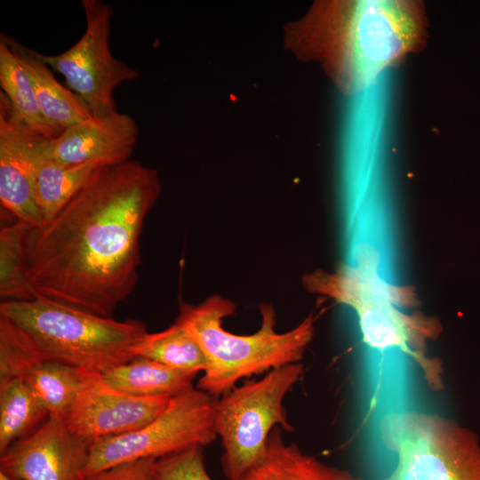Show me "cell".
I'll return each instance as SVG.
<instances>
[{
  "label": "cell",
  "instance_id": "6da1fadb",
  "mask_svg": "<svg viewBox=\"0 0 480 480\" xmlns=\"http://www.w3.org/2000/svg\"><path fill=\"white\" fill-rule=\"evenodd\" d=\"M161 194L136 160L98 169L48 223L27 237V276L38 296L112 317L139 277L144 221Z\"/></svg>",
  "mask_w": 480,
  "mask_h": 480
},
{
  "label": "cell",
  "instance_id": "7a4b0ae2",
  "mask_svg": "<svg viewBox=\"0 0 480 480\" xmlns=\"http://www.w3.org/2000/svg\"><path fill=\"white\" fill-rule=\"evenodd\" d=\"M426 32L421 2L361 0L319 2L297 34L303 53L318 60L340 90L352 95L420 50Z\"/></svg>",
  "mask_w": 480,
  "mask_h": 480
},
{
  "label": "cell",
  "instance_id": "3957f363",
  "mask_svg": "<svg viewBox=\"0 0 480 480\" xmlns=\"http://www.w3.org/2000/svg\"><path fill=\"white\" fill-rule=\"evenodd\" d=\"M229 299L212 295L198 305L181 303L176 319L202 349L206 366L196 388L219 398L244 378L290 364L299 363L314 336L313 314L285 332L276 331V311L260 305L259 330L237 335L222 327L223 319L234 315Z\"/></svg>",
  "mask_w": 480,
  "mask_h": 480
},
{
  "label": "cell",
  "instance_id": "277c9868",
  "mask_svg": "<svg viewBox=\"0 0 480 480\" xmlns=\"http://www.w3.org/2000/svg\"><path fill=\"white\" fill-rule=\"evenodd\" d=\"M0 316L23 330L51 360L102 373L126 363L148 332L137 319L117 321L37 296L0 304Z\"/></svg>",
  "mask_w": 480,
  "mask_h": 480
},
{
  "label": "cell",
  "instance_id": "5b68a950",
  "mask_svg": "<svg viewBox=\"0 0 480 480\" xmlns=\"http://www.w3.org/2000/svg\"><path fill=\"white\" fill-rule=\"evenodd\" d=\"M379 436L396 459L383 480H480V441L450 418L389 412L379 422Z\"/></svg>",
  "mask_w": 480,
  "mask_h": 480
},
{
  "label": "cell",
  "instance_id": "8992f818",
  "mask_svg": "<svg viewBox=\"0 0 480 480\" xmlns=\"http://www.w3.org/2000/svg\"><path fill=\"white\" fill-rule=\"evenodd\" d=\"M302 372L300 362L290 364L236 385L217 399L215 431L221 440L220 462L228 480H239L258 463L276 427L293 430L284 400Z\"/></svg>",
  "mask_w": 480,
  "mask_h": 480
},
{
  "label": "cell",
  "instance_id": "52a82bcc",
  "mask_svg": "<svg viewBox=\"0 0 480 480\" xmlns=\"http://www.w3.org/2000/svg\"><path fill=\"white\" fill-rule=\"evenodd\" d=\"M217 399L191 386L172 396L165 410L140 428L92 442L81 480L117 464L158 460L193 446L212 443Z\"/></svg>",
  "mask_w": 480,
  "mask_h": 480
},
{
  "label": "cell",
  "instance_id": "ba28073f",
  "mask_svg": "<svg viewBox=\"0 0 480 480\" xmlns=\"http://www.w3.org/2000/svg\"><path fill=\"white\" fill-rule=\"evenodd\" d=\"M82 5L86 27L80 39L60 54L38 52V56L64 76L68 88L84 100L94 117H103L118 111L113 99L115 88L137 79L140 72L110 52L112 4L83 0Z\"/></svg>",
  "mask_w": 480,
  "mask_h": 480
},
{
  "label": "cell",
  "instance_id": "9c48e42d",
  "mask_svg": "<svg viewBox=\"0 0 480 480\" xmlns=\"http://www.w3.org/2000/svg\"><path fill=\"white\" fill-rule=\"evenodd\" d=\"M327 296L356 310L364 341L370 348L381 352L401 350L418 365L431 390L444 388L442 362L428 356L426 351V340L440 333V325L435 319L404 315L389 302L367 297L341 284L331 286Z\"/></svg>",
  "mask_w": 480,
  "mask_h": 480
},
{
  "label": "cell",
  "instance_id": "30bf717a",
  "mask_svg": "<svg viewBox=\"0 0 480 480\" xmlns=\"http://www.w3.org/2000/svg\"><path fill=\"white\" fill-rule=\"evenodd\" d=\"M48 140L31 128L0 91V201L17 220L44 225L35 195L39 152Z\"/></svg>",
  "mask_w": 480,
  "mask_h": 480
},
{
  "label": "cell",
  "instance_id": "8fae6325",
  "mask_svg": "<svg viewBox=\"0 0 480 480\" xmlns=\"http://www.w3.org/2000/svg\"><path fill=\"white\" fill-rule=\"evenodd\" d=\"M92 442L48 416L0 458V470L15 480H81Z\"/></svg>",
  "mask_w": 480,
  "mask_h": 480
},
{
  "label": "cell",
  "instance_id": "7c38bea8",
  "mask_svg": "<svg viewBox=\"0 0 480 480\" xmlns=\"http://www.w3.org/2000/svg\"><path fill=\"white\" fill-rule=\"evenodd\" d=\"M172 396H137L121 392L101 377L77 396L64 422L76 435L94 442L147 425L167 407Z\"/></svg>",
  "mask_w": 480,
  "mask_h": 480
},
{
  "label": "cell",
  "instance_id": "4fadbf2b",
  "mask_svg": "<svg viewBox=\"0 0 480 480\" xmlns=\"http://www.w3.org/2000/svg\"><path fill=\"white\" fill-rule=\"evenodd\" d=\"M138 135L134 118L117 111L103 117L93 116L66 129L53 140H46L39 156L65 165H116L130 160Z\"/></svg>",
  "mask_w": 480,
  "mask_h": 480
},
{
  "label": "cell",
  "instance_id": "5bb4252c",
  "mask_svg": "<svg viewBox=\"0 0 480 480\" xmlns=\"http://www.w3.org/2000/svg\"><path fill=\"white\" fill-rule=\"evenodd\" d=\"M7 41L31 80L43 116L59 134L93 117L84 100L55 78L37 52L8 36Z\"/></svg>",
  "mask_w": 480,
  "mask_h": 480
},
{
  "label": "cell",
  "instance_id": "9a60e30c",
  "mask_svg": "<svg viewBox=\"0 0 480 480\" xmlns=\"http://www.w3.org/2000/svg\"><path fill=\"white\" fill-rule=\"evenodd\" d=\"M282 430L270 432L263 457L239 480H364L287 444Z\"/></svg>",
  "mask_w": 480,
  "mask_h": 480
},
{
  "label": "cell",
  "instance_id": "2e32d148",
  "mask_svg": "<svg viewBox=\"0 0 480 480\" xmlns=\"http://www.w3.org/2000/svg\"><path fill=\"white\" fill-rule=\"evenodd\" d=\"M100 374L46 359L27 370L20 379L35 392L49 416L64 420L79 394Z\"/></svg>",
  "mask_w": 480,
  "mask_h": 480
},
{
  "label": "cell",
  "instance_id": "e0dca14e",
  "mask_svg": "<svg viewBox=\"0 0 480 480\" xmlns=\"http://www.w3.org/2000/svg\"><path fill=\"white\" fill-rule=\"evenodd\" d=\"M112 388L137 396H172L193 386L195 374L176 371L158 362L134 357L101 373Z\"/></svg>",
  "mask_w": 480,
  "mask_h": 480
},
{
  "label": "cell",
  "instance_id": "ac0fdd59",
  "mask_svg": "<svg viewBox=\"0 0 480 480\" xmlns=\"http://www.w3.org/2000/svg\"><path fill=\"white\" fill-rule=\"evenodd\" d=\"M100 168L93 164L65 165L39 156L35 195L44 225L57 215Z\"/></svg>",
  "mask_w": 480,
  "mask_h": 480
},
{
  "label": "cell",
  "instance_id": "d6986e66",
  "mask_svg": "<svg viewBox=\"0 0 480 480\" xmlns=\"http://www.w3.org/2000/svg\"><path fill=\"white\" fill-rule=\"evenodd\" d=\"M48 416L40 399L22 379L0 382V453L28 436Z\"/></svg>",
  "mask_w": 480,
  "mask_h": 480
},
{
  "label": "cell",
  "instance_id": "ffe728a7",
  "mask_svg": "<svg viewBox=\"0 0 480 480\" xmlns=\"http://www.w3.org/2000/svg\"><path fill=\"white\" fill-rule=\"evenodd\" d=\"M132 353L134 357L148 358L176 371L195 375L203 372L206 366L202 349L177 320L164 331L147 332Z\"/></svg>",
  "mask_w": 480,
  "mask_h": 480
},
{
  "label": "cell",
  "instance_id": "44dd1931",
  "mask_svg": "<svg viewBox=\"0 0 480 480\" xmlns=\"http://www.w3.org/2000/svg\"><path fill=\"white\" fill-rule=\"evenodd\" d=\"M0 85L14 109L31 128L48 140L60 135L43 116L31 80L3 33L0 35Z\"/></svg>",
  "mask_w": 480,
  "mask_h": 480
},
{
  "label": "cell",
  "instance_id": "7402d4cb",
  "mask_svg": "<svg viewBox=\"0 0 480 480\" xmlns=\"http://www.w3.org/2000/svg\"><path fill=\"white\" fill-rule=\"evenodd\" d=\"M31 226L17 220L0 231V295L10 300L38 296L27 276V237Z\"/></svg>",
  "mask_w": 480,
  "mask_h": 480
},
{
  "label": "cell",
  "instance_id": "603a6c76",
  "mask_svg": "<svg viewBox=\"0 0 480 480\" xmlns=\"http://www.w3.org/2000/svg\"><path fill=\"white\" fill-rule=\"evenodd\" d=\"M153 475L155 480H212L199 445L156 460Z\"/></svg>",
  "mask_w": 480,
  "mask_h": 480
},
{
  "label": "cell",
  "instance_id": "cb8c5ba5",
  "mask_svg": "<svg viewBox=\"0 0 480 480\" xmlns=\"http://www.w3.org/2000/svg\"><path fill=\"white\" fill-rule=\"evenodd\" d=\"M156 460L148 458L123 462L83 480H155L153 466Z\"/></svg>",
  "mask_w": 480,
  "mask_h": 480
},
{
  "label": "cell",
  "instance_id": "d4e9b609",
  "mask_svg": "<svg viewBox=\"0 0 480 480\" xmlns=\"http://www.w3.org/2000/svg\"><path fill=\"white\" fill-rule=\"evenodd\" d=\"M0 480H15L12 477H10L8 475H6L4 472L0 470Z\"/></svg>",
  "mask_w": 480,
  "mask_h": 480
}]
</instances>
